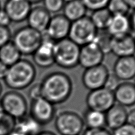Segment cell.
I'll return each mask as SVG.
<instances>
[{"label":"cell","mask_w":135,"mask_h":135,"mask_svg":"<svg viewBox=\"0 0 135 135\" xmlns=\"http://www.w3.org/2000/svg\"><path fill=\"white\" fill-rule=\"evenodd\" d=\"M16 121L2 111L0 113V135H10L15 127Z\"/></svg>","instance_id":"cell-28"},{"label":"cell","mask_w":135,"mask_h":135,"mask_svg":"<svg viewBox=\"0 0 135 135\" xmlns=\"http://www.w3.org/2000/svg\"><path fill=\"white\" fill-rule=\"evenodd\" d=\"M127 123L135 127V108L132 109L127 113Z\"/></svg>","instance_id":"cell-37"},{"label":"cell","mask_w":135,"mask_h":135,"mask_svg":"<svg viewBox=\"0 0 135 135\" xmlns=\"http://www.w3.org/2000/svg\"><path fill=\"white\" fill-rule=\"evenodd\" d=\"M82 118L85 126L88 129H98L105 126V114L104 113L88 109Z\"/></svg>","instance_id":"cell-24"},{"label":"cell","mask_w":135,"mask_h":135,"mask_svg":"<svg viewBox=\"0 0 135 135\" xmlns=\"http://www.w3.org/2000/svg\"><path fill=\"white\" fill-rule=\"evenodd\" d=\"M8 67L0 61V80H4L7 73Z\"/></svg>","instance_id":"cell-38"},{"label":"cell","mask_w":135,"mask_h":135,"mask_svg":"<svg viewBox=\"0 0 135 135\" xmlns=\"http://www.w3.org/2000/svg\"><path fill=\"white\" fill-rule=\"evenodd\" d=\"M87 9L81 0L69 2L64 4L63 15L70 22H75L86 16Z\"/></svg>","instance_id":"cell-22"},{"label":"cell","mask_w":135,"mask_h":135,"mask_svg":"<svg viewBox=\"0 0 135 135\" xmlns=\"http://www.w3.org/2000/svg\"><path fill=\"white\" fill-rule=\"evenodd\" d=\"M80 47L69 38L55 42L54 48L55 64L65 69H72L79 65Z\"/></svg>","instance_id":"cell-3"},{"label":"cell","mask_w":135,"mask_h":135,"mask_svg":"<svg viewBox=\"0 0 135 135\" xmlns=\"http://www.w3.org/2000/svg\"><path fill=\"white\" fill-rule=\"evenodd\" d=\"M44 7L50 14H59L64 6L63 0H43Z\"/></svg>","instance_id":"cell-29"},{"label":"cell","mask_w":135,"mask_h":135,"mask_svg":"<svg viewBox=\"0 0 135 135\" xmlns=\"http://www.w3.org/2000/svg\"><path fill=\"white\" fill-rule=\"evenodd\" d=\"M37 135H57L55 133L50 130H41Z\"/></svg>","instance_id":"cell-41"},{"label":"cell","mask_w":135,"mask_h":135,"mask_svg":"<svg viewBox=\"0 0 135 135\" xmlns=\"http://www.w3.org/2000/svg\"><path fill=\"white\" fill-rule=\"evenodd\" d=\"M28 97L31 101L42 97L40 83H36V84H34L32 86L31 88L29 89Z\"/></svg>","instance_id":"cell-34"},{"label":"cell","mask_w":135,"mask_h":135,"mask_svg":"<svg viewBox=\"0 0 135 135\" xmlns=\"http://www.w3.org/2000/svg\"><path fill=\"white\" fill-rule=\"evenodd\" d=\"M3 92V86H2L1 82H0V96H1Z\"/></svg>","instance_id":"cell-43"},{"label":"cell","mask_w":135,"mask_h":135,"mask_svg":"<svg viewBox=\"0 0 135 135\" xmlns=\"http://www.w3.org/2000/svg\"><path fill=\"white\" fill-rule=\"evenodd\" d=\"M115 101L123 107H130L135 105V86L133 83H120L114 91Z\"/></svg>","instance_id":"cell-18"},{"label":"cell","mask_w":135,"mask_h":135,"mask_svg":"<svg viewBox=\"0 0 135 135\" xmlns=\"http://www.w3.org/2000/svg\"><path fill=\"white\" fill-rule=\"evenodd\" d=\"M133 84H134V85L135 86V78H134V82L133 83Z\"/></svg>","instance_id":"cell-47"},{"label":"cell","mask_w":135,"mask_h":135,"mask_svg":"<svg viewBox=\"0 0 135 135\" xmlns=\"http://www.w3.org/2000/svg\"><path fill=\"white\" fill-rule=\"evenodd\" d=\"M127 113L125 107L115 104L105 113V126L112 130L122 126L127 123Z\"/></svg>","instance_id":"cell-19"},{"label":"cell","mask_w":135,"mask_h":135,"mask_svg":"<svg viewBox=\"0 0 135 135\" xmlns=\"http://www.w3.org/2000/svg\"><path fill=\"white\" fill-rule=\"evenodd\" d=\"M87 10L94 11L107 8L109 0H81Z\"/></svg>","instance_id":"cell-30"},{"label":"cell","mask_w":135,"mask_h":135,"mask_svg":"<svg viewBox=\"0 0 135 135\" xmlns=\"http://www.w3.org/2000/svg\"><path fill=\"white\" fill-rule=\"evenodd\" d=\"M1 110L16 120L27 115L29 110L26 98L17 90H9L4 93L0 99Z\"/></svg>","instance_id":"cell-6"},{"label":"cell","mask_w":135,"mask_h":135,"mask_svg":"<svg viewBox=\"0 0 135 135\" xmlns=\"http://www.w3.org/2000/svg\"><path fill=\"white\" fill-rule=\"evenodd\" d=\"M113 36L107 30L98 31L94 42L97 44L105 55L111 53Z\"/></svg>","instance_id":"cell-26"},{"label":"cell","mask_w":135,"mask_h":135,"mask_svg":"<svg viewBox=\"0 0 135 135\" xmlns=\"http://www.w3.org/2000/svg\"><path fill=\"white\" fill-rule=\"evenodd\" d=\"M51 18V14L43 6H36L32 8L26 20L28 26L42 33L47 28Z\"/></svg>","instance_id":"cell-17"},{"label":"cell","mask_w":135,"mask_h":135,"mask_svg":"<svg viewBox=\"0 0 135 135\" xmlns=\"http://www.w3.org/2000/svg\"><path fill=\"white\" fill-rule=\"evenodd\" d=\"M71 22L62 14L51 16L50 23L45 32L46 36L55 42L68 38Z\"/></svg>","instance_id":"cell-12"},{"label":"cell","mask_w":135,"mask_h":135,"mask_svg":"<svg viewBox=\"0 0 135 135\" xmlns=\"http://www.w3.org/2000/svg\"><path fill=\"white\" fill-rule=\"evenodd\" d=\"M82 135H113L106 128H98V129H88L84 130Z\"/></svg>","instance_id":"cell-35"},{"label":"cell","mask_w":135,"mask_h":135,"mask_svg":"<svg viewBox=\"0 0 135 135\" xmlns=\"http://www.w3.org/2000/svg\"><path fill=\"white\" fill-rule=\"evenodd\" d=\"M88 109L105 113L115 104L114 92L105 88L90 90L86 98Z\"/></svg>","instance_id":"cell-9"},{"label":"cell","mask_w":135,"mask_h":135,"mask_svg":"<svg viewBox=\"0 0 135 135\" xmlns=\"http://www.w3.org/2000/svg\"><path fill=\"white\" fill-rule=\"evenodd\" d=\"M111 53L118 58L135 55V39L130 33L113 37Z\"/></svg>","instance_id":"cell-15"},{"label":"cell","mask_w":135,"mask_h":135,"mask_svg":"<svg viewBox=\"0 0 135 135\" xmlns=\"http://www.w3.org/2000/svg\"><path fill=\"white\" fill-rule=\"evenodd\" d=\"M27 1L31 4H35L39 3L42 1H43V0H27Z\"/></svg>","instance_id":"cell-42"},{"label":"cell","mask_w":135,"mask_h":135,"mask_svg":"<svg viewBox=\"0 0 135 135\" xmlns=\"http://www.w3.org/2000/svg\"><path fill=\"white\" fill-rule=\"evenodd\" d=\"M36 76V70L33 62L27 59H21L8 67L4 81L5 85L11 90H23L33 83Z\"/></svg>","instance_id":"cell-2"},{"label":"cell","mask_w":135,"mask_h":135,"mask_svg":"<svg viewBox=\"0 0 135 135\" xmlns=\"http://www.w3.org/2000/svg\"><path fill=\"white\" fill-rule=\"evenodd\" d=\"M54 125L60 135H80L85 127L82 117L70 110L61 111L56 114Z\"/></svg>","instance_id":"cell-5"},{"label":"cell","mask_w":135,"mask_h":135,"mask_svg":"<svg viewBox=\"0 0 135 135\" xmlns=\"http://www.w3.org/2000/svg\"><path fill=\"white\" fill-rule=\"evenodd\" d=\"M32 8L27 0H6L3 9L11 22L21 23L26 20Z\"/></svg>","instance_id":"cell-14"},{"label":"cell","mask_w":135,"mask_h":135,"mask_svg":"<svg viewBox=\"0 0 135 135\" xmlns=\"http://www.w3.org/2000/svg\"><path fill=\"white\" fill-rule=\"evenodd\" d=\"M106 30L113 37L121 36L130 33L131 27L129 16H113Z\"/></svg>","instance_id":"cell-20"},{"label":"cell","mask_w":135,"mask_h":135,"mask_svg":"<svg viewBox=\"0 0 135 135\" xmlns=\"http://www.w3.org/2000/svg\"><path fill=\"white\" fill-rule=\"evenodd\" d=\"M98 30L88 16L71 22L68 38L79 46L93 42Z\"/></svg>","instance_id":"cell-7"},{"label":"cell","mask_w":135,"mask_h":135,"mask_svg":"<svg viewBox=\"0 0 135 135\" xmlns=\"http://www.w3.org/2000/svg\"><path fill=\"white\" fill-rule=\"evenodd\" d=\"M130 9L135 10V0H124Z\"/></svg>","instance_id":"cell-40"},{"label":"cell","mask_w":135,"mask_h":135,"mask_svg":"<svg viewBox=\"0 0 135 135\" xmlns=\"http://www.w3.org/2000/svg\"><path fill=\"white\" fill-rule=\"evenodd\" d=\"M1 9V2H0V10Z\"/></svg>","instance_id":"cell-45"},{"label":"cell","mask_w":135,"mask_h":135,"mask_svg":"<svg viewBox=\"0 0 135 135\" xmlns=\"http://www.w3.org/2000/svg\"><path fill=\"white\" fill-rule=\"evenodd\" d=\"M42 41V33L25 26L18 29L11 37V42L22 55H32Z\"/></svg>","instance_id":"cell-4"},{"label":"cell","mask_w":135,"mask_h":135,"mask_svg":"<svg viewBox=\"0 0 135 135\" xmlns=\"http://www.w3.org/2000/svg\"><path fill=\"white\" fill-rule=\"evenodd\" d=\"M55 115V105L44 98L41 97L31 101L29 107V115L41 126L52 122Z\"/></svg>","instance_id":"cell-8"},{"label":"cell","mask_w":135,"mask_h":135,"mask_svg":"<svg viewBox=\"0 0 135 135\" xmlns=\"http://www.w3.org/2000/svg\"><path fill=\"white\" fill-rule=\"evenodd\" d=\"M109 74L108 67L104 64L85 69L82 76L83 85L90 91L104 88Z\"/></svg>","instance_id":"cell-10"},{"label":"cell","mask_w":135,"mask_h":135,"mask_svg":"<svg viewBox=\"0 0 135 135\" xmlns=\"http://www.w3.org/2000/svg\"><path fill=\"white\" fill-rule=\"evenodd\" d=\"M11 21L7 14L4 9L0 10V26L8 27L11 24Z\"/></svg>","instance_id":"cell-36"},{"label":"cell","mask_w":135,"mask_h":135,"mask_svg":"<svg viewBox=\"0 0 135 135\" xmlns=\"http://www.w3.org/2000/svg\"><path fill=\"white\" fill-rule=\"evenodd\" d=\"M41 125L27 115L16 121L15 127L10 135H37L41 130Z\"/></svg>","instance_id":"cell-21"},{"label":"cell","mask_w":135,"mask_h":135,"mask_svg":"<svg viewBox=\"0 0 135 135\" xmlns=\"http://www.w3.org/2000/svg\"><path fill=\"white\" fill-rule=\"evenodd\" d=\"M1 111H2V110H1V107H0V113H1Z\"/></svg>","instance_id":"cell-46"},{"label":"cell","mask_w":135,"mask_h":135,"mask_svg":"<svg viewBox=\"0 0 135 135\" xmlns=\"http://www.w3.org/2000/svg\"><path fill=\"white\" fill-rule=\"evenodd\" d=\"M64 1L65 3H69V2H71V1H75V0H63Z\"/></svg>","instance_id":"cell-44"},{"label":"cell","mask_w":135,"mask_h":135,"mask_svg":"<svg viewBox=\"0 0 135 135\" xmlns=\"http://www.w3.org/2000/svg\"><path fill=\"white\" fill-rule=\"evenodd\" d=\"M129 17L130 27H131V31L135 32V10L131 13Z\"/></svg>","instance_id":"cell-39"},{"label":"cell","mask_w":135,"mask_h":135,"mask_svg":"<svg viewBox=\"0 0 135 135\" xmlns=\"http://www.w3.org/2000/svg\"><path fill=\"white\" fill-rule=\"evenodd\" d=\"M120 84V80L113 73H110L107 78L106 82L105 83L104 88L111 90L114 92L118 85Z\"/></svg>","instance_id":"cell-33"},{"label":"cell","mask_w":135,"mask_h":135,"mask_svg":"<svg viewBox=\"0 0 135 135\" xmlns=\"http://www.w3.org/2000/svg\"><path fill=\"white\" fill-rule=\"evenodd\" d=\"M134 39H135V37H134Z\"/></svg>","instance_id":"cell-48"},{"label":"cell","mask_w":135,"mask_h":135,"mask_svg":"<svg viewBox=\"0 0 135 135\" xmlns=\"http://www.w3.org/2000/svg\"><path fill=\"white\" fill-rule=\"evenodd\" d=\"M107 8L113 16H127L130 10L124 0H109Z\"/></svg>","instance_id":"cell-27"},{"label":"cell","mask_w":135,"mask_h":135,"mask_svg":"<svg viewBox=\"0 0 135 135\" xmlns=\"http://www.w3.org/2000/svg\"><path fill=\"white\" fill-rule=\"evenodd\" d=\"M112 17L113 15L107 8L92 11L89 16L98 31L106 30Z\"/></svg>","instance_id":"cell-25"},{"label":"cell","mask_w":135,"mask_h":135,"mask_svg":"<svg viewBox=\"0 0 135 135\" xmlns=\"http://www.w3.org/2000/svg\"><path fill=\"white\" fill-rule=\"evenodd\" d=\"M12 34L8 27L0 26V48L11 41Z\"/></svg>","instance_id":"cell-32"},{"label":"cell","mask_w":135,"mask_h":135,"mask_svg":"<svg viewBox=\"0 0 135 135\" xmlns=\"http://www.w3.org/2000/svg\"><path fill=\"white\" fill-rule=\"evenodd\" d=\"M55 42L42 33V41L35 52L32 55L33 64L39 68L46 69L55 64L54 48Z\"/></svg>","instance_id":"cell-11"},{"label":"cell","mask_w":135,"mask_h":135,"mask_svg":"<svg viewBox=\"0 0 135 135\" xmlns=\"http://www.w3.org/2000/svg\"><path fill=\"white\" fill-rule=\"evenodd\" d=\"M113 135H135V127L126 123L122 126L113 130Z\"/></svg>","instance_id":"cell-31"},{"label":"cell","mask_w":135,"mask_h":135,"mask_svg":"<svg viewBox=\"0 0 135 135\" xmlns=\"http://www.w3.org/2000/svg\"><path fill=\"white\" fill-rule=\"evenodd\" d=\"M42 97L54 105L64 103L70 97L73 85L68 74L53 71L46 74L40 83Z\"/></svg>","instance_id":"cell-1"},{"label":"cell","mask_w":135,"mask_h":135,"mask_svg":"<svg viewBox=\"0 0 135 135\" xmlns=\"http://www.w3.org/2000/svg\"><path fill=\"white\" fill-rule=\"evenodd\" d=\"M105 54L94 42L80 46L79 65L84 69L103 64Z\"/></svg>","instance_id":"cell-13"},{"label":"cell","mask_w":135,"mask_h":135,"mask_svg":"<svg viewBox=\"0 0 135 135\" xmlns=\"http://www.w3.org/2000/svg\"><path fill=\"white\" fill-rule=\"evenodd\" d=\"M113 73L120 81L128 82L135 78V55L120 57L116 60Z\"/></svg>","instance_id":"cell-16"},{"label":"cell","mask_w":135,"mask_h":135,"mask_svg":"<svg viewBox=\"0 0 135 135\" xmlns=\"http://www.w3.org/2000/svg\"><path fill=\"white\" fill-rule=\"evenodd\" d=\"M22 59V54L10 41L0 48V61L8 67Z\"/></svg>","instance_id":"cell-23"}]
</instances>
